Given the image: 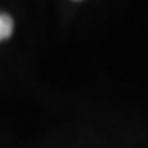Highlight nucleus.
<instances>
[{
  "label": "nucleus",
  "mask_w": 148,
  "mask_h": 148,
  "mask_svg": "<svg viewBox=\"0 0 148 148\" xmlns=\"http://www.w3.org/2000/svg\"><path fill=\"white\" fill-rule=\"evenodd\" d=\"M12 31H14V19L8 14L0 12V40H6L12 35Z\"/></svg>",
  "instance_id": "obj_1"
}]
</instances>
